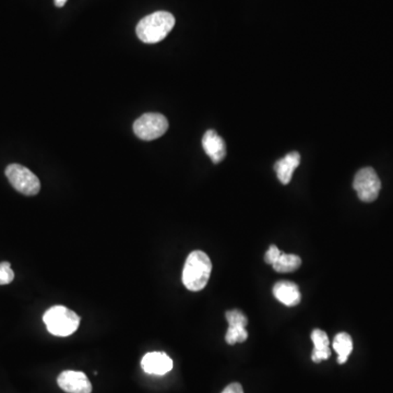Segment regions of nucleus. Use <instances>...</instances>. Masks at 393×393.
I'll list each match as a JSON object with an SVG mask.
<instances>
[{
	"label": "nucleus",
	"instance_id": "nucleus-19",
	"mask_svg": "<svg viewBox=\"0 0 393 393\" xmlns=\"http://www.w3.org/2000/svg\"><path fill=\"white\" fill-rule=\"evenodd\" d=\"M222 393H244V390L239 383H234L229 385L224 390L222 391Z\"/></svg>",
	"mask_w": 393,
	"mask_h": 393
},
{
	"label": "nucleus",
	"instance_id": "nucleus-9",
	"mask_svg": "<svg viewBox=\"0 0 393 393\" xmlns=\"http://www.w3.org/2000/svg\"><path fill=\"white\" fill-rule=\"evenodd\" d=\"M202 147L214 164L222 162L227 155V145L214 130H208L202 138Z\"/></svg>",
	"mask_w": 393,
	"mask_h": 393
},
{
	"label": "nucleus",
	"instance_id": "nucleus-5",
	"mask_svg": "<svg viewBox=\"0 0 393 393\" xmlns=\"http://www.w3.org/2000/svg\"><path fill=\"white\" fill-rule=\"evenodd\" d=\"M169 129L166 117L159 113H147L138 118L134 124V132L139 139L145 141L162 137Z\"/></svg>",
	"mask_w": 393,
	"mask_h": 393
},
{
	"label": "nucleus",
	"instance_id": "nucleus-20",
	"mask_svg": "<svg viewBox=\"0 0 393 393\" xmlns=\"http://www.w3.org/2000/svg\"><path fill=\"white\" fill-rule=\"evenodd\" d=\"M66 3H67V0H55L56 7L58 8L64 7Z\"/></svg>",
	"mask_w": 393,
	"mask_h": 393
},
{
	"label": "nucleus",
	"instance_id": "nucleus-16",
	"mask_svg": "<svg viewBox=\"0 0 393 393\" xmlns=\"http://www.w3.org/2000/svg\"><path fill=\"white\" fill-rule=\"evenodd\" d=\"M225 318H227L229 326L246 327L248 324V319H247L246 315L238 309L227 311L225 314Z\"/></svg>",
	"mask_w": 393,
	"mask_h": 393
},
{
	"label": "nucleus",
	"instance_id": "nucleus-10",
	"mask_svg": "<svg viewBox=\"0 0 393 393\" xmlns=\"http://www.w3.org/2000/svg\"><path fill=\"white\" fill-rule=\"evenodd\" d=\"M273 295L285 306H296L301 303V295L296 284L290 281H280L273 287Z\"/></svg>",
	"mask_w": 393,
	"mask_h": 393
},
{
	"label": "nucleus",
	"instance_id": "nucleus-18",
	"mask_svg": "<svg viewBox=\"0 0 393 393\" xmlns=\"http://www.w3.org/2000/svg\"><path fill=\"white\" fill-rule=\"evenodd\" d=\"M280 255H281L280 249L278 248L276 245H271V246L269 247V249L266 250V255H264V262H266L268 264H271L272 266V264L278 260Z\"/></svg>",
	"mask_w": 393,
	"mask_h": 393
},
{
	"label": "nucleus",
	"instance_id": "nucleus-8",
	"mask_svg": "<svg viewBox=\"0 0 393 393\" xmlns=\"http://www.w3.org/2000/svg\"><path fill=\"white\" fill-rule=\"evenodd\" d=\"M141 367L149 375L163 376L173 369V361L166 353L151 352L145 354L141 361Z\"/></svg>",
	"mask_w": 393,
	"mask_h": 393
},
{
	"label": "nucleus",
	"instance_id": "nucleus-6",
	"mask_svg": "<svg viewBox=\"0 0 393 393\" xmlns=\"http://www.w3.org/2000/svg\"><path fill=\"white\" fill-rule=\"evenodd\" d=\"M353 187L362 201L373 202L378 198L381 182L375 169L365 167L355 175Z\"/></svg>",
	"mask_w": 393,
	"mask_h": 393
},
{
	"label": "nucleus",
	"instance_id": "nucleus-4",
	"mask_svg": "<svg viewBox=\"0 0 393 393\" xmlns=\"http://www.w3.org/2000/svg\"><path fill=\"white\" fill-rule=\"evenodd\" d=\"M5 173L11 186L20 194L35 196L40 192V180L28 167L20 164H10L8 165Z\"/></svg>",
	"mask_w": 393,
	"mask_h": 393
},
{
	"label": "nucleus",
	"instance_id": "nucleus-1",
	"mask_svg": "<svg viewBox=\"0 0 393 393\" xmlns=\"http://www.w3.org/2000/svg\"><path fill=\"white\" fill-rule=\"evenodd\" d=\"M212 262L201 250H194L187 257L183 270V283L187 290L199 292L203 290L211 276Z\"/></svg>",
	"mask_w": 393,
	"mask_h": 393
},
{
	"label": "nucleus",
	"instance_id": "nucleus-13",
	"mask_svg": "<svg viewBox=\"0 0 393 393\" xmlns=\"http://www.w3.org/2000/svg\"><path fill=\"white\" fill-rule=\"evenodd\" d=\"M334 350L338 353V363L344 364L353 351V341L350 334L345 332L336 334L334 340Z\"/></svg>",
	"mask_w": 393,
	"mask_h": 393
},
{
	"label": "nucleus",
	"instance_id": "nucleus-2",
	"mask_svg": "<svg viewBox=\"0 0 393 393\" xmlns=\"http://www.w3.org/2000/svg\"><path fill=\"white\" fill-rule=\"evenodd\" d=\"M175 25V17L166 11H157L142 17L136 32L140 41L147 44H155L164 40Z\"/></svg>",
	"mask_w": 393,
	"mask_h": 393
},
{
	"label": "nucleus",
	"instance_id": "nucleus-17",
	"mask_svg": "<svg viewBox=\"0 0 393 393\" xmlns=\"http://www.w3.org/2000/svg\"><path fill=\"white\" fill-rule=\"evenodd\" d=\"M15 280V272L11 269L10 262L0 264V285H7Z\"/></svg>",
	"mask_w": 393,
	"mask_h": 393
},
{
	"label": "nucleus",
	"instance_id": "nucleus-12",
	"mask_svg": "<svg viewBox=\"0 0 393 393\" xmlns=\"http://www.w3.org/2000/svg\"><path fill=\"white\" fill-rule=\"evenodd\" d=\"M311 341L314 343L315 348L311 359L315 363H320L321 361H326L331 355V350L329 348L330 340L328 334L322 331L320 329H315L311 334Z\"/></svg>",
	"mask_w": 393,
	"mask_h": 393
},
{
	"label": "nucleus",
	"instance_id": "nucleus-15",
	"mask_svg": "<svg viewBox=\"0 0 393 393\" xmlns=\"http://www.w3.org/2000/svg\"><path fill=\"white\" fill-rule=\"evenodd\" d=\"M248 338L246 327L243 326H229L227 329L225 340L229 345H234L236 343H242Z\"/></svg>",
	"mask_w": 393,
	"mask_h": 393
},
{
	"label": "nucleus",
	"instance_id": "nucleus-3",
	"mask_svg": "<svg viewBox=\"0 0 393 393\" xmlns=\"http://www.w3.org/2000/svg\"><path fill=\"white\" fill-rule=\"evenodd\" d=\"M43 320L50 334L62 338L75 334L80 326V317L75 311L60 305L48 309Z\"/></svg>",
	"mask_w": 393,
	"mask_h": 393
},
{
	"label": "nucleus",
	"instance_id": "nucleus-11",
	"mask_svg": "<svg viewBox=\"0 0 393 393\" xmlns=\"http://www.w3.org/2000/svg\"><path fill=\"white\" fill-rule=\"evenodd\" d=\"M299 163L301 155L299 152H291L274 164L276 176L282 184L287 185L291 182L294 171L299 167Z\"/></svg>",
	"mask_w": 393,
	"mask_h": 393
},
{
	"label": "nucleus",
	"instance_id": "nucleus-14",
	"mask_svg": "<svg viewBox=\"0 0 393 393\" xmlns=\"http://www.w3.org/2000/svg\"><path fill=\"white\" fill-rule=\"evenodd\" d=\"M301 266V259L296 255H287L281 252L279 258L272 264L273 269L276 272L281 273H287V272H293L299 269Z\"/></svg>",
	"mask_w": 393,
	"mask_h": 393
},
{
	"label": "nucleus",
	"instance_id": "nucleus-7",
	"mask_svg": "<svg viewBox=\"0 0 393 393\" xmlns=\"http://www.w3.org/2000/svg\"><path fill=\"white\" fill-rule=\"evenodd\" d=\"M57 383L67 393H91L92 383L83 371H65L60 373Z\"/></svg>",
	"mask_w": 393,
	"mask_h": 393
}]
</instances>
